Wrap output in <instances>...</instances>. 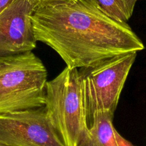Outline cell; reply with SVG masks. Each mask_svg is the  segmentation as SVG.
<instances>
[{
    "label": "cell",
    "mask_w": 146,
    "mask_h": 146,
    "mask_svg": "<svg viewBox=\"0 0 146 146\" xmlns=\"http://www.w3.org/2000/svg\"><path fill=\"white\" fill-rule=\"evenodd\" d=\"M31 19L36 40L52 48L69 67H91L145 49L128 23L109 18L91 0L40 6Z\"/></svg>",
    "instance_id": "6da1fadb"
},
{
    "label": "cell",
    "mask_w": 146,
    "mask_h": 146,
    "mask_svg": "<svg viewBox=\"0 0 146 146\" xmlns=\"http://www.w3.org/2000/svg\"><path fill=\"white\" fill-rule=\"evenodd\" d=\"M47 70L32 51L0 57V114L45 104Z\"/></svg>",
    "instance_id": "7a4b0ae2"
},
{
    "label": "cell",
    "mask_w": 146,
    "mask_h": 146,
    "mask_svg": "<svg viewBox=\"0 0 146 146\" xmlns=\"http://www.w3.org/2000/svg\"><path fill=\"white\" fill-rule=\"evenodd\" d=\"M46 113L66 146H78L88 127L78 69L66 66L45 87Z\"/></svg>",
    "instance_id": "3957f363"
},
{
    "label": "cell",
    "mask_w": 146,
    "mask_h": 146,
    "mask_svg": "<svg viewBox=\"0 0 146 146\" xmlns=\"http://www.w3.org/2000/svg\"><path fill=\"white\" fill-rule=\"evenodd\" d=\"M136 56L127 53L78 70L88 127L97 115H113Z\"/></svg>",
    "instance_id": "277c9868"
},
{
    "label": "cell",
    "mask_w": 146,
    "mask_h": 146,
    "mask_svg": "<svg viewBox=\"0 0 146 146\" xmlns=\"http://www.w3.org/2000/svg\"><path fill=\"white\" fill-rule=\"evenodd\" d=\"M0 143L7 146H66L44 106L0 114Z\"/></svg>",
    "instance_id": "5b68a950"
},
{
    "label": "cell",
    "mask_w": 146,
    "mask_h": 146,
    "mask_svg": "<svg viewBox=\"0 0 146 146\" xmlns=\"http://www.w3.org/2000/svg\"><path fill=\"white\" fill-rule=\"evenodd\" d=\"M27 0H15L0 13V57L32 51L36 46Z\"/></svg>",
    "instance_id": "8992f818"
},
{
    "label": "cell",
    "mask_w": 146,
    "mask_h": 146,
    "mask_svg": "<svg viewBox=\"0 0 146 146\" xmlns=\"http://www.w3.org/2000/svg\"><path fill=\"white\" fill-rule=\"evenodd\" d=\"M113 118L106 113L95 116L78 146H117Z\"/></svg>",
    "instance_id": "52a82bcc"
},
{
    "label": "cell",
    "mask_w": 146,
    "mask_h": 146,
    "mask_svg": "<svg viewBox=\"0 0 146 146\" xmlns=\"http://www.w3.org/2000/svg\"><path fill=\"white\" fill-rule=\"evenodd\" d=\"M104 14L118 22H126L138 0H91Z\"/></svg>",
    "instance_id": "ba28073f"
},
{
    "label": "cell",
    "mask_w": 146,
    "mask_h": 146,
    "mask_svg": "<svg viewBox=\"0 0 146 146\" xmlns=\"http://www.w3.org/2000/svg\"><path fill=\"white\" fill-rule=\"evenodd\" d=\"M31 5L34 7V8L40 7V6L47 5V4H55V3H61V2H68V1H74V0H27Z\"/></svg>",
    "instance_id": "9c48e42d"
},
{
    "label": "cell",
    "mask_w": 146,
    "mask_h": 146,
    "mask_svg": "<svg viewBox=\"0 0 146 146\" xmlns=\"http://www.w3.org/2000/svg\"><path fill=\"white\" fill-rule=\"evenodd\" d=\"M114 135H115V141H116L117 146H135L132 143L128 141V140L123 137L115 128L114 130Z\"/></svg>",
    "instance_id": "30bf717a"
},
{
    "label": "cell",
    "mask_w": 146,
    "mask_h": 146,
    "mask_svg": "<svg viewBox=\"0 0 146 146\" xmlns=\"http://www.w3.org/2000/svg\"><path fill=\"white\" fill-rule=\"evenodd\" d=\"M14 1L15 0H0V13Z\"/></svg>",
    "instance_id": "8fae6325"
},
{
    "label": "cell",
    "mask_w": 146,
    "mask_h": 146,
    "mask_svg": "<svg viewBox=\"0 0 146 146\" xmlns=\"http://www.w3.org/2000/svg\"><path fill=\"white\" fill-rule=\"evenodd\" d=\"M0 146H7V145H3V144H1V143H0Z\"/></svg>",
    "instance_id": "7c38bea8"
}]
</instances>
